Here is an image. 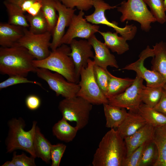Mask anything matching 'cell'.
<instances>
[{"label":"cell","mask_w":166,"mask_h":166,"mask_svg":"<svg viewBox=\"0 0 166 166\" xmlns=\"http://www.w3.org/2000/svg\"><path fill=\"white\" fill-rule=\"evenodd\" d=\"M93 60L89 59L86 67L80 72V89L77 96L85 99L92 105H101L108 103V100L97 84L94 76Z\"/></svg>","instance_id":"cell-6"},{"label":"cell","mask_w":166,"mask_h":166,"mask_svg":"<svg viewBox=\"0 0 166 166\" xmlns=\"http://www.w3.org/2000/svg\"><path fill=\"white\" fill-rule=\"evenodd\" d=\"M42 1H36L26 12L28 13V14L31 15H35L37 14L41 10L42 7Z\"/></svg>","instance_id":"cell-42"},{"label":"cell","mask_w":166,"mask_h":166,"mask_svg":"<svg viewBox=\"0 0 166 166\" xmlns=\"http://www.w3.org/2000/svg\"><path fill=\"white\" fill-rule=\"evenodd\" d=\"M20 0H6V1L10 2V3H13V4H14L16 2H17L19 1ZM38 0V1H42V0Z\"/></svg>","instance_id":"cell-44"},{"label":"cell","mask_w":166,"mask_h":166,"mask_svg":"<svg viewBox=\"0 0 166 166\" xmlns=\"http://www.w3.org/2000/svg\"><path fill=\"white\" fill-rule=\"evenodd\" d=\"M98 32L103 37L105 44L112 52L121 55L129 50V45L126 42L127 40L122 36H119L117 32L99 31Z\"/></svg>","instance_id":"cell-24"},{"label":"cell","mask_w":166,"mask_h":166,"mask_svg":"<svg viewBox=\"0 0 166 166\" xmlns=\"http://www.w3.org/2000/svg\"><path fill=\"white\" fill-rule=\"evenodd\" d=\"M153 108L166 116V92L164 89L160 100Z\"/></svg>","instance_id":"cell-41"},{"label":"cell","mask_w":166,"mask_h":166,"mask_svg":"<svg viewBox=\"0 0 166 166\" xmlns=\"http://www.w3.org/2000/svg\"><path fill=\"white\" fill-rule=\"evenodd\" d=\"M95 52L93 61L95 64L105 70L108 66L118 68L119 66L114 55L105 44L93 35L88 39Z\"/></svg>","instance_id":"cell-16"},{"label":"cell","mask_w":166,"mask_h":166,"mask_svg":"<svg viewBox=\"0 0 166 166\" xmlns=\"http://www.w3.org/2000/svg\"><path fill=\"white\" fill-rule=\"evenodd\" d=\"M24 31L23 35L14 46L25 47L36 60H41L47 57L50 53L49 48L52 34L48 31L42 34H36L27 28H24Z\"/></svg>","instance_id":"cell-9"},{"label":"cell","mask_w":166,"mask_h":166,"mask_svg":"<svg viewBox=\"0 0 166 166\" xmlns=\"http://www.w3.org/2000/svg\"><path fill=\"white\" fill-rule=\"evenodd\" d=\"M70 52V46L62 44L50 51L45 58L34 60L33 65L37 68L46 69L57 73L68 81L77 83L79 78L77 75L73 60L69 55Z\"/></svg>","instance_id":"cell-3"},{"label":"cell","mask_w":166,"mask_h":166,"mask_svg":"<svg viewBox=\"0 0 166 166\" xmlns=\"http://www.w3.org/2000/svg\"><path fill=\"white\" fill-rule=\"evenodd\" d=\"M66 7L80 10L87 11L93 6V0H58Z\"/></svg>","instance_id":"cell-37"},{"label":"cell","mask_w":166,"mask_h":166,"mask_svg":"<svg viewBox=\"0 0 166 166\" xmlns=\"http://www.w3.org/2000/svg\"><path fill=\"white\" fill-rule=\"evenodd\" d=\"M154 55L153 49L150 48L148 45L140 53L138 60L126 65L121 70L134 71L136 75L145 81L147 86L152 87L163 86L166 83L164 79L157 73L148 69L144 65V61L146 58L149 57H153Z\"/></svg>","instance_id":"cell-13"},{"label":"cell","mask_w":166,"mask_h":166,"mask_svg":"<svg viewBox=\"0 0 166 166\" xmlns=\"http://www.w3.org/2000/svg\"><path fill=\"white\" fill-rule=\"evenodd\" d=\"M93 105L78 96L65 98L59 103L58 108L62 117L76 123L79 130L88 124Z\"/></svg>","instance_id":"cell-5"},{"label":"cell","mask_w":166,"mask_h":166,"mask_svg":"<svg viewBox=\"0 0 166 166\" xmlns=\"http://www.w3.org/2000/svg\"><path fill=\"white\" fill-rule=\"evenodd\" d=\"M157 157V150L152 139L147 143L140 166H153Z\"/></svg>","instance_id":"cell-32"},{"label":"cell","mask_w":166,"mask_h":166,"mask_svg":"<svg viewBox=\"0 0 166 166\" xmlns=\"http://www.w3.org/2000/svg\"><path fill=\"white\" fill-rule=\"evenodd\" d=\"M69 45L71 52L69 55L73 60L77 75L79 78L81 69L86 67L90 58L94 57L93 47L88 40H77L74 38Z\"/></svg>","instance_id":"cell-15"},{"label":"cell","mask_w":166,"mask_h":166,"mask_svg":"<svg viewBox=\"0 0 166 166\" xmlns=\"http://www.w3.org/2000/svg\"><path fill=\"white\" fill-rule=\"evenodd\" d=\"M147 142L139 147L129 156H126L123 162L122 166H140L143 152Z\"/></svg>","instance_id":"cell-35"},{"label":"cell","mask_w":166,"mask_h":166,"mask_svg":"<svg viewBox=\"0 0 166 166\" xmlns=\"http://www.w3.org/2000/svg\"><path fill=\"white\" fill-rule=\"evenodd\" d=\"M104 111L106 121L105 126L107 128H117L126 117L128 112L125 109L110 105H103Z\"/></svg>","instance_id":"cell-21"},{"label":"cell","mask_w":166,"mask_h":166,"mask_svg":"<svg viewBox=\"0 0 166 166\" xmlns=\"http://www.w3.org/2000/svg\"><path fill=\"white\" fill-rule=\"evenodd\" d=\"M117 8V11L122 14L120 18L121 22L127 20L136 21L140 24L141 29L145 31H149L151 23L156 21L144 0L124 1Z\"/></svg>","instance_id":"cell-7"},{"label":"cell","mask_w":166,"mask_h":166,"mask_svg":"<svg viewBox=\"0 0 166 166\" xmlns=\"http://www.w3.org/2000/svg\"><path fill=\"white\" fill-rule=\"evenodd\" d=\"M35 158L31 156L28 157L24 153L17 155L16 152H14L12 160L15 166H35Z\"/></svg>","instance_id":"cell-39"},{"label":"cell","mask_w":166,"mask_h":166,"mask_svg":"<svg viewBox=\"0 0 166 166\" xmlns=\"http://www.w3.org/2000/svg\"><path fill=\"white\" fill-rule=\"evenodd\" d=\"M164 9L166 11V0H164Z\"/></svg>","instance_id":"cell-45"},{"label":"cell","mask_w":166,"mask_h":166,"mask_svg":"<svg viewBox=\"0 0 166 166\" xmlns=\"http://www.w3.org/2000/svg\"><path fill=\"white\" fill-rule=\"evenodd\" d=\"M144 79L136 75L132 84L123 92L108 99L110 105L137 112L142 103L141 93Z\"/></svg>","instance_id":"cell-11"},{"label":"cell","mask_w":166,"mask_h":166,"mask_svg":"<svg viewBox=\"0 0 166 166\" xmlns=\"http://www.w3.org/2000/svg\"><path fill=\"white\" fill-rule=\"evenodd\" d=\"M37 76L45 81L56 96L69 98L77 96L80 89L78 84L70 82L61 74L44 68H37L35 72Z\"/></svg>","instance_id":"cell-10"},{"label":"cell","mask_w":166,"mask_h":166,"mask_svg":"<svg viewBox=\"0 0 166 166\" xmlns=\"http://www.w3.org/2000/svg\"><path fill=\"white\" fill-rule=\"evenodd\" d=\"M34 57L25 47L14 46L0 48V73L10 76L26 77L31 72L35 73L33 65Z\"/></svg>","instance_id":"cell-2"},{"label":"cell","mask_w":166,"mask_h":166,"mask_svg":"<svg viewBox=\"0 0 166 166\" xmlns=\"http://www.w3.org/2000/svg\"><path fill=\"white\" fill-rule=\"evenodd\" d=\"M163 90V86L152 87L144 85L141 93L142 102L153 108L160 100Z\"/></svg>","instance_id":"cell-31"},{"label":"cell","mask_w":166,"mask_h":166,"mask_svg":"<svg viewBox=\"0 0 166 166\" xmlns=\"http://www.w3.org/2000/svg\"><path fill=\"white\" fill-rule=\"evenodd\" d=\"M37 122L34 121L31 129L25 131V122L22 118H13L8 123L9 132L6 140V153L15 150L21 149L36 158L33 142Z\"/></svg>","instance_id":"cell-4"},{"label":"cell","mask_w":166,"mask_h":166,"mask_svg":"<svg viewBox=\"0 0 166 166\" xmlns=\"http://www.w3.org/2000/svg\"><path fill=\"white\" fill-rule=\"evenodd\" d=\"M66 148V145L62 143L51 145L50 158L52 166H59L61 159Z\"/></svg>","instance_id":"cell-38"},{"label":"cell","mask_w":166,"mask_h":166,"mask_svg":"<svg viewBox=\"0 0 166 166\" xmlns=\"http://www.w3.org/2000/svg\"><path fill=\"white\" fill-rule=\"evenodd\" d=\"M24 28L9 23H0V45L3 47L15 46L23 36Z\"/></svg>","instance_id":"cell-18"},{"label":"cell","mask_w":166,"mask_h":166,"mask_svg":"<svg viewBox=\"0 0 166 166\" xmlns=\"http://www.w3.org/2000/svg\"><path fill=\"white\" fill-rule=\"evenodd\" d=\"M2 166H15L14 162L12 161H7L4 164L1 165Z\"/></svg>","instance_id":"cell-43"},{"label":"cell","mask_w":166,"mask_h":166,"mask_svg":"<svg viewBox=\"0 0 166 166\" xmlns=\"http://www.w3.org/2000/svg\"><path fill=\"white\" fill-rule=\"evenodd\" d=\"M26 16L30 25L29 30L31 32L39 34L49 31L47 20L41 10L35 15L28 14Z\"/></svg>","instance_id":"cell-29"},{"label":"cell","mask_w":166,"mask_h":166,"mask_svg":"<svg viewBox=\"0 0 166 166\" xmlns=\"http://www.w3.org/2000/svg\"><path fill=\"white\" fill-rule=\"evenodd\" d=\"M154 128L147 123L133 134L124 139L127 149L126 156L142 144L152 139Z\"/></svg>","instance_id":"cell-17"},{"label":"cell","mask_w":166,"mask_h":166,"mask_svg":"<svg viewBox=\"0 0 166 166\" xmlns=\"http://www.w3.org/2000/svg\"><path fill=\"white\" fill-rule=\"evenodd\" d=\"M150 8L151 12L156 21L163 24L166 22V15L164 0H144Z\"/></svg>","instance_id":"cell-33"},{"label":"cell","mask_w":166,"mask_h":166,"mask_svg":"<svg viewBox=\"0 0 166 166\" xmlns=\"http://www.w3.org/2000/svg\"><path fill=\"white\" fill-rule=\"evenodd\" d=\"M152 140L158 152L153 166H166V125L155 127Z\"/></svg>","instance_id":"cell-20"},{"label":"cell","mask_w":166,"mask_h":166,"mask_svg":"<svg viewBox=\"0 0 166 166\" xmlns=\"http://www.w3.org/2000/svg\"><path fill=\"white\" fill-rule=\"evenodd\" d=\"M137 112L147 123L154 127L166 125V116L144 103L141 104Z\"/></svg>","instance_id":"cell-26"},{"label":"cell","mask_w":166,"mask_h":166,"mask_svg":"<svg viewBox=\"0 0 166 166\" xmlns=\"http://www.w3.org/2000/svg\"><path fill=\"white\" fill-rule=\"evenodd\" d=\"M126 155L124 139L117 130L111 128L100 142L92 164L93 166H122Z\"/></svg>","instance_id":"cell-1"},{"label":"cell","mask_w":166,"mask_h":166,"mask_svg":"<svg viewBox=\"0 0 166 166\" xmlns=\"http://www.w3.org/2000/svg\"><path fill=\"white\" fill-rule=\"evenodd\" d=\"M25 103L28 109L31 110H35L40 107L41 103V100L38 96L31 94L26 97Z\"/></svg>","instance_id":"cell-40"},{"label":"cell","mask_w":166,"mask_h":166,"mask_svg":"<svg viewBox=\"0 0 166 166\" xmlns=\"http://www.w3.org/2000/svg\"><path fill=\"white\" fill-rule=\"evenodd\" d=\"M55 6L58 13L57 20L52 34V40L50 48L54 50L61 45L66 27L69 26L74 15L76 9L66 7L58 0H55Z\"/></svg>","instance_id":"cell-14"},{"label":"cell","mask_w":166,"mask_h":166,"mask_svg":"<svg viewBox=\"0 0 166 166\" xmlns=\"http://www.w3.org/2000/svg\"><path fill=\"white\" fill-rule=\"evenodd\" d=\"M93 5L95 9L94 12L85 16L87 22L93 24H103L111 27L127 40H131L134 37L137 30L136 26L133 24H126L124 27L121 28L118 26L116 22H110L106 18L105 14V11L116 8L117 6H110L103 0H93Z\"/></svg>","instance_id":"cell-8"},{"label":"cell","mask_w":166,"mask_h":166,"mask_svg":"<svg viewBox=\"0 0 166 166\" xmlns=\"http://www.w3.org/2000/svg\"><path fill=\"white\" fill-rule=\"evenodd\" d=\"M3 3L8 14V23L25 28L29 27L24 13L19 7L6 0Z\"/></svg>","instance_id":"cell-28"},{"label":"cell","mask_w":166,"mask_h":166,"mask_svg":"<svg viewBox=\"0 0 166 166\" xmlns=\"http://www.w3.org/2000/svg\"><path fill=\"white\" fill-rule=\"evenodd\" d=\"M144 118L137 112L129 111L117 130L124 139L132 135L147 124Z\"/></svg>","instance_id":"cell-19"},{"label":"cell","mask_w":166,"mask_h":166,"mask_svg":"<svg viewBox=\"0 0 166 166\" xmlns=\"http://www.w3.org/2000/svg\"><path fill=\"white\" fill-rule=\"evenodd\" d=\"M154 56L151 69L160 74L166 82V43L161 41L153 46Z\"/></svg>","instance_id":"cell-22"},{"label":"cell","mask_w":166,"mask_h":166,"mask_svg":"<svg viewBox=\"0 0 166 166\" xmlns=\"http://www.w3.org/2000/svg\"><path fill=\"white\" fill-rule=\"evenodd\" d=\"M109 83L106 97L108 99L123 92L130 86L134 79L129 78H121L115 77L109 71Z\"/></svg>","instance_id":"cell-27"},{"label":"cell","mask_w":166,"mask_h":166,"mask_svg":"<svg viewBox=\"0 0 166 166\" xmlns=\"http://www.w3.org/2000/svg\"><path fill=\"white\" fill-rule=\"evenodd\" d=\"M163 89L166 92V83H165L163 86Z\"/></svg>","instance_id":"cell-46"},{"label":"cell","mask_w":166,"mask_h":166,"mask_svg":"<svg viewBox=\"0 0 166 166\" xmlns=\"http://www.w3.org/2000/svg\"><path fill=\"white\" fill-rule=\"evenodd\" d=\"M83 11L80 10L77 15H73L68 29L62 37L61 45L69 44L76 38L88 40L97 32L100 26L88 22L83 17Z\"/></svg>","instance_id":"cell-12"},{"label":"cell","mask_w":166,"mask_h":166,"mask_svg":"<svg viewBox=\"0 0 166 166\" xmlns=\"http://www.w3.org/2000/svg\"><path fill=\"white\" fill-rule=\"evenodd\" d=\"M27 83L34 84L42 87L40 82L29 80L24 76L14 75L10 76L7 79L0 83V89L18 84Z\"/></svg>","instance_id":"cell-36"},{"label":"cell","mask_w":166,"mask_h":166,"mask_svg":"<svg viewBox=\"0 0 166 166\" xmlns=\"http://www.w3.org/2000/svg\"><path fill=\"white\" fill-rule=\"evenodd\" d=\"M93 71L96 82L106 97L109 83V71L94 64Z\"/></svg>","instance_id":"cell-34"},{"label":"cell","mask_w":166,"mask_h":166,"mask_svg":"<svg viewBox=\"0 0 166 166\" xmlns=\"http://www.w3.org/2000/svg\"><path fill=\"white\" fill-rule=\"evenodd\" d=\"M67 121L62 117L52 128L53 135L58 139L66 143L73 141L79 130L76 126H71Z\"/></svg>","instance_id":"cell-25"},{"label":"cell","mask_w":166,"mask_h":166,"mask_svg":"<svg viewBox=\"0 0 166 166\" xmlns=\"http://www.w3.org/2000/svg\"><path fill=\"white\" fill-rule=\"evenodd\" d=\"M52 144L42 133L37 126L34 134L33 145L36 157L41 158L47 164L51 160L50 150Z\"/></svg>","instance_id":"cell-23"},{"label":"cell","mask_w":166,"mask_h":166,"mask_svg":"<svg viewBox=\"0 0 166 166\" xmlns=\"http://www.w3.org/2000/svg\"><path fill=\"white\" fill-rule=\"evenodd\" d=\"M41 10L47 20L48 31L52 34L58 17L56 13L55 0H42Z\"/></svg>","instance_id":"cell-30"}]
</instances>
